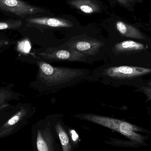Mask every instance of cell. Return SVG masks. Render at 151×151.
<instances>
[{
  "mask_svg": "<svg viewBox=\"0 0 151 151\" xmlns=\"http://www.w3.org/2000/svg\"><path fill=\"white\" fill-rule=\"evenodd\" d=\"M70 5L86 14L100 12L99 5L92 0H69Z\"/></svg>",
  "mask_w": 151,
  "mask_h": 151,
  "instance_id": "cell-9",
  "label": "cell"
},
{
  "mask_svg": "<svg viewBox=\"0 0 151 151\" xmlns=\"http://www.w3.org/2000/svg\"><path fill=\"white\" fill-rule=\"evenodd\" d=\"M45 12L24 0H0V12L9 18L24 20Z\"/></svg>",
  "mask_w": 151,
  "mask_h": 151,
  "instance_id": "cell-5",
  "label": "cell"
},
{
  "mask_svg": "<svg viewBox=\"0 0 151 151\" xmlns=\"http://www.w3.org/2000/svg\"><path fill=\"white\" fill-rule=\"evenodd\" d=\"M24 25V20L9 18L0 20V31H17L20 32Z\"/></svg>",
  "mask_w": 151,
  "mask_h": 151,
  "instance_id": "cell-12",
  "label": "cell"
},
{
  "mask_svg": "<svg viewBox=\"0 0 151 151\" xmlns=\"http://www.w3.org/2000/svg\"><path fill=\"white\" fill-rule=\"evenodd\" d=\"M117 1H119L121 3H125L127 2V0H117Z\"/></svg>",
  "mask_w": 151,
  "mask_h": 151,
  "instance_id": "cell-17",
  "label": "cell"
},
{
  "mask_svg": "<svg viewBox=\"0 0 151 151\" xmlns=\"http://www.w3.org/2000/svg\"><path fill=\"white\" fill-rule=\"evenodd\" d=\"M145 92L147 95L149 96V98H151V89H145Z\"/></svg>",
  "mask_w": 151,
  "mask_h": 151,
  "instance_id": "cell-16",
  "label": "cell"
},
{
  "mask_svg": "<svg viewBox=\"0 0 151 151\" xmlns=\"http://www.w3.org/2000/svg\"><path fill=\"white\" fill-rule=\"evenodd\" d=\"M26 27H40L42 26L55 27H73L71 21L59 18L47 17L31 16L24 20Z\"/></svg>",
  "mask_w": 151,
  "mask_h": 151,
  "instance_id": "cell-7",
  "label": "cell"
},
{
  "mask_svg": "<svg viewBox=\"0 0 151 151\" xmlns=\"http://www.w3.org/2000/svg\"><path fill=\"white\" fill-rule=\"evenodd\" d=\"M12 107L13 106L10 104L9 103L0 105V118L7 117L8 114L13 109Z\"/></svg>",
  "mask_w": 151,
  "mask_h": 151,
  "instance_id": "cell-15",
  "label": "cell"
},
{
  "mask_svg": "<svg viewBox=\"0 0 151 151\" xmlns=\"http://www.w3.org/2000/svg\"><path fill=\"white\" fill-rule=\"evenodd\" d=\"M35 110V107L28 104L14 106L9 116L0 126V139L14 134L27 125Z\"/></svg>",
  "mask_w": 151,
  "mask_h": 151,
  "instance_id": "cell-3",
  "label": "cell"
},
{
  "mask_svg": "<svg viewBox=\"0 0 151 151\" xmlns=\"http://www.w3.org/2000/svg\"><path fill=\"white\" fill-rule=\"evenodd\" d=\"M55 116H48L34 125L33 144L38 151H61L55 127Z\"/></svg>",
  "mask_w": 151,
  "mask_h": 151,
  "instance_id": "cell-2",
  "label": "cell"
},
{
  "mask_svg": "<svg viewBox=\"0 0 151 151\" xmlns=\"http://www.w3.org/2000/svg\"><path fill=\"white\" fill-rule=\"evenodd\" d=\"M150 86H151V82H150Z\"/></svg>",
  "mask_w": 151,
  "mask_h": 151,
  "instance_id": "cell-18",
  "label": "cell"
},
{
  "mask_svg": "<svg viewBox=\"0 0 151 151\" xmlns=\"http://www.w3.org/2000/svg\"><path fill=\"white\" fill-rule=\"evenodd\" d=\"M16 43L13 38L5 33H0V54L10 48Z\"/></svg>",
  "mask_w": 151,
  "mask_h": 151,
  "instance_id": "cell-14",
  "label": "cell"
},
{
  "mask_svg": "<svg viewBox=\"0 0 151 151\" xmlns=\"http://www.w3.org/2000/svg\"><path fill=\"white\" fill-rule=\"evenodd\" d=\"M22 95L15 93L10 87H0V105L8 103L12 100H18Z\"/></svg>",
  "mask_w": 151,
  "mask_h": 151,
  "instance_id": "cell-13",
  "label": "cell"
},
{
  "mask_svg": "<svg viewBox=\"0 0 151 151\" xmlns=\"http://www.w3.org/2000/svg\"><path fill=\"white\" fill-rule=\"evenodd\" d=\"M104 43L96 39H82L71 41L63 45L62 48H68L77 51L88 57L93 62L99 59Z\"/></svg>",
  "mask_w": 151,
  "mask_h": 151,
  "instance_id": "cell-6",
  "label": "cell"
},
{
  "mask_svg": "<svg viewBox=\"0 0 151 151\" xmlns=\"http://www.w3.org/2000/svg\"><path fill=\"white\" fill-rule=\"evenodd\" d=\"M36 57L39 59L35 63L38 71L35 80L30 83V87L40 93H55L84 81H90L91 69L54 66Z\"/></svg>",
  "mask_w": 151,
  "mask_h": 151,
  "instance_id": "cell-1",
  "label": "cell"
},
{
  "mask_svg": "<svg viewBox=\"0 0 151 151\" xmlns=\"http://www.w3.org/2000/svg\"><path fill=\"white\" fill-rule=\"evenodd\" d=\"M116 26L119 33L123 36L135 39H141L143 38V35L137 29L122 21H118Z\"/></svg>",
  "mask_w": 151,
  "mask_h": 151,
  "instance_id": "cell-11",
  "label": "cell"
},
{
  "mask_svg": "<svg viewBox=\"0 0 151 151\" xmlns=\"http://www.w3.org/2000/svg\"><path fill=\"white\" fill-rule=\"evenodd\" d=\"M36 56L47 62H71L87 63L94 62L86 55L68 48L50 47L36 52Z\"/></svg>",
  "mask_w": 151,
  "mask_h": 151,
  "instance_id": "cell-4",
  "label": "cell"
},
{
  "mask_svg": "<svg viewBox=\"0 0 151 151\" xmlns=\"http://www.w3.org/2000/svg\"><path fill=\"white\" fill-rule=\"evenodd\" d=\"M145 48L144 45L142 43L129 40L124 41L115 44L113 48L112 51L114 55H118L126 51L140 50Z\"/></svg>",
  "mask_w": 151,
  "mask_h": 151,
  "instance_id": "cell-10",
  "label": "cell"
},
{
  "mask_svg": "<svg viewBox=\"0 0 151 151\" xmlns=\"http://www.w3.org/2000/svg\"><path fill=\"white\" fill-rule=\"evenodd\" d=\"M55 127L62 147V151H73L70 136L62 120V117L55 115Z\"/></svg>",
  "mask_w": 151,
  "mask_h": 151,
  "instance_id": "cell-8",
  "label": "cell"
}]
</instances>
